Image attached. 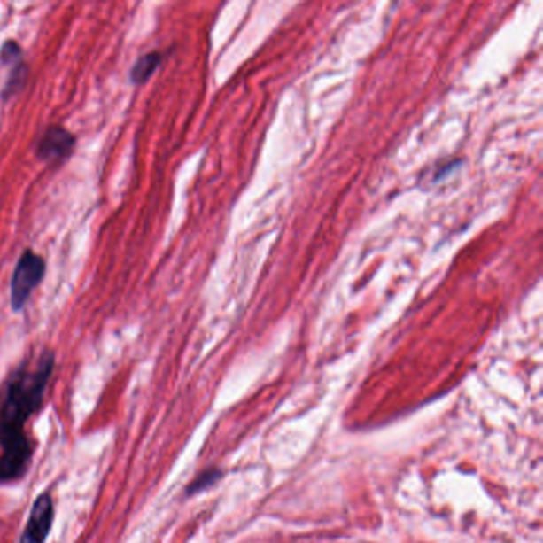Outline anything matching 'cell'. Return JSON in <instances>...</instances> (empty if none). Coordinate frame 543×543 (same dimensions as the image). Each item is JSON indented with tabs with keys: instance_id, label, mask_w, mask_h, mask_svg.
Returning a JSON list of instances; mask_svg holds the SVG:
<instances>
[{
	"instance_id": "cell-1",
	"label": "cell",
	"mask_w": 543,
	"mask_h": 543,
	"mask_svg": "<svg viewBox=\"0 0 543 543\" xmlns=\"http://www.w3.org/2000/svg\"><path fill=\"white\" fill-rule=\"evenodd\" d=\"M55 365V353L43 351L37 359H26L19 363L2 383L0 449L13 448L34 441L24 427L42 408Z\"/></svg>"
},
{
	"instance_id": "cell-2",
	"label": "cell",
	"mask_w": 543,
	"mask_h": 543,
	"mask_svg": "<svg viewBox=\"0 0 543 543\" xmlns=\"http://www.w3.org/2000/svg\"><path fill=\"white\" fill-rule=\"evenodd\" d=\"M47 273V263L39 253L26 249L18 259L12 283H10V303L13 311H21L31 299L32 291L39 287Z\"/></svg>"
},
{
	"instance_id": "cell-3",
	"label": "cell",
	"mask_w": 543,
	"mask_h": 543,
	"mask_svg": "<svg viewBox=\"0 0 543 543\" xmlns=\"http://www.w3.org/2000/svg\"><path fill=\"white\" fill-rule=\"evenodd\" d=\"M77 145V137L63 127H48L35 145V155L48 165H61L71 158Z\"/></svg>"
},
{
	"instance_id": "cell-4",
	"label": "cell",
	"mask_w": 543,
	"mask_h": 543,
	"mask_svg": "<svg viewBox=\"0 0 543 543\" xmlns=\"http://www.w3.org/2000/svg\"><path fill=\"white\" fill-rule=\"evenodd\" d=\"M55 520V504L50 493L40 494L32 504L19 543H45Z\"/></svg>"
},
{
	"instance_id": "cell-5",
	"label": "cell",
	"mask_w": 543,
	"mask_h": 543,
	"mask_svg": "<svg viewBox=\"0 0 543 543\" xmlns=\"http://www.w3.org/2000/svg\"><path fill=\"white\" fill-rule=\"evenodd\" d=\"M34 451L35 441L15 448L0 449V486L23 480L31 467Z\"/></svg>"
},
{
	"instance_id": "cell-6",
	"label": "cell",
	"mask_w": 543,
	"mask_h": 543,
	"mask_svg": "<svg viewBox=\"0 0 543 543\" xmlns=\"http://www.w3.org/2000/svg\"><path fill=\"white\" fill-rule=\"evenodd\" d=\"M163 58L165 56H163V53H159V51H150V53L142 55L136 61L135 66L131 67V72H129L131 81L137 85V87L139 85H145L153 77V74L158 71V67L163 63Z\"/></svg>"
},
{
	"instance_id": "cell-7",
	"label": "cell",
	"mask_w": 543,
	"mask_h": 543,
	"mask_svg": "<svg viewBox=\"0 0 543 543\" xmlns=\"http://www.w3.org/2000/svg\"><path fill=\"white\" fill-rule=\"evenodd\" d=\"M10 67V74H8L7 81L4 85L2 89V97L7 101L10 97L18 95L21 89H23L26 81H27V66L24 63V59L18 61V63L8 66Z\"/></svg>"
},
{
	"instance_id": "cell-8",
	"label": "cell",
	"mask_w": 543,
	"mask_h": 543,
	"mask_svg": "<svg viewBox=\"0 0 543 543\" xmlns=\"http://www.w3.org/2000/svg\"><path fill=\"white\" fill-rule=\"evenodd\" d=\"M221 475L223 473L219 469H209V470L199 473L197 478L191 481L189 486L185 488V494L187 496H195L198 493H203V491L211 488L217 481L221 480Z\"/></svg>"
},
{
	"instance_id": "cell-9",
	"label": "cell",
	"mask_w": 543,
	"mask_h": 543,
	"mask_svg": "<svg viewBox=\"0 0 543 543\" xmlns=\"http://www.w3.org/2000/svg\"><path fill=\"white\" fill-rule=\"evenodd\" d=\"M23 59V48L13 39H8L4 42V45L0 48V63L4 66H12Z\"/></svg>"
}]
</instances>
